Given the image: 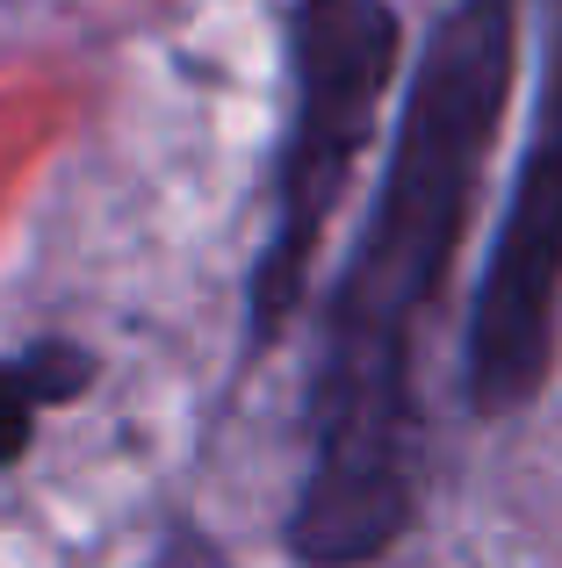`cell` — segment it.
I'll return each instance as SVG.
<instances>
[{
    "instance_id": "6da1fadb",
    "label": "cell",
    "mask_w": 562,
    "mask_h": 568,
    "mask_svg": "<svg viewBox=\"0 0 562 568\" xmlns=\"http://www.w3.org/2000/svg\"><path fill=\"white\" fill-rule=\"evenodd\" d=\"M520 72V0H454L411 65L404 123L339 274L310 382V468L289 504L303 568H368L419 518V324L462 252Z\"/></svg>"
},
{
    "instance_id": "5b68a950",
    "label": "cell",
    "mask_w": 562,
    "mask_h": 568,
    "mask_svg": "<svg viewBox=\"0 0 562 568\" xmlns=\"http://www.w3.org/2000/svg\"><path fill=\"white\" fill-rule=\"evenodd\" d=\"M37 382H29L22 361H0V468H14V460L29 454V439H37Z\"/></svg>"
},
{
    "instance_id": "8992f818",
    "label": "cell",
    "mask_w": 562,
    "mask_h": 568,
    "mask_svg": "<svg viewBox=\"0 0 562 568\" xmlns=\"http://www.w3.org/2000/svg\"><path fill=\"white\" fill-rule=\"evenodd\" d=\"M144 568H231L224 555H217V547L210 540H202V532H188V526H173L167 532V540H159L152 547V561H144Z\"/></svg>"
},
{
    "instance_id": "277c9868",
    "label": "cell",
    "mask_w": 562,
    "mask_h": 568,
    "mask_svg": "<svg viewBox=\"0 0 562 568\" xmlns=\"http://www.w3.org/2000/svg\"><path fill=\"white\" fill-rule=\"evenodd\" d=\"M22 367H29V382H37V396L43 403H72V396H87L101 375V361L87 346H72V338H37V346L22 353Z\"/></svg>"
},
{
    "instance_id": "7a4b0ae2",
    "label": "cell",
    "mask_w": 562,
    "mask_h": 568,
    "mask_svg": "<svg viewBox=\"0 0 562 568\" xmlns=\"http://www.w3.org/2000/svg\"><path fill=\"white\" fill-rule=\"evenodd\" d=\"M397 80L390 0H289V138L274 159V216L253 266V346L310 295V266L353 187L382 94Z\"/></svg>"
},
{
    "instance_id": "3957f363",
    "label": "cell",
    "mask_w": 562,
    "mask_h": 568,
    "mask_svg": "<svg viewBox=\"0 0 562 568\" xmlns=\"http://www.w3.org/2000/svg\"><path fill=\"white\" fill-rule=\"evenodd\" d=\"M555 317H562V0L549 22V65H541L505 231H498L476 310H469V403H476V417H520L541 396L555 367Z\"/></svg>"
}]
</instances>
